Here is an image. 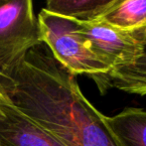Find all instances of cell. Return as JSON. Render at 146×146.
Instances as JSON below:
<instances>
[{"instance_id":"277c9868","label":"cell","mask_w":146,"mask_h":146,"mask_svg":"<svg viewBox=\"0 0 146 146\" xmlns=\"http://www.w3.org/2000/svg\"><path fill=\"white\" fill-rule=\"evenodd\" d=\"M0 146H66L17 110L0 92Z\"/></svg>"},{"instance_id":"3957f363","label":"cell","mask_w":146,"mask_h":146,"mask_svg":"<svg viewBox=\"0 0 146 146\" xmlns=\"http://www.w3.org/2000/svg\"><path fill=\"white\" fill-rule=\"evenodd\" d=\"M80 31L92 52L111 69L130 64L140 56L146 45V27L123 30L94 20L80 21Z\"/></svg>"},{"instance_id":"6da1fadb","label":"cell","mask_w":146,"mask_h":146,"mask_svg":"<svg viewBox=\"0 0 146 146\" xmlns=\"http://www.w3.org/2000/svg\"><path fill=\"white\" fill-rule=\"evenodd\" d=\"M37 16L41 42L69 73L75 77L86 75L92 79L111 70L90 48L80 31V20L53 13L45 8Z\"/></svg>"},{"instance_id":"52a82bcc","label":"cell","mask_w":146,"mask_h":146,"mask_svg":"<svg viewBox=\"0 0 146 146\" xmlns=\"http://www.w3.org/2000/svg\"><path fill=\"white\" fill-rule=\"evenodd\" d=\"M98 21L123 30L146 27V0H116Z\"/></svg>"},{"instance_id":"8992f818","label":"cell","mask_w":146,"mask_h":146,"mask_svg":"<svg viewBox=\"0 0 146 146\" xmlns=\"http://www.w3.org/2000/svg\"><path fill=\"white\" fill-rule=\"evenodd\" d=\"M106 122L121 146H146V110L124 108Z\"/></svg>"},{"instance_id":"7a4b0ae2","label":"cell","mask_w":146,"mask_h":146,"mask_svg":"<svg viewBox=\"0 0 146 146\" xmlns=\"http://www.w3.org/2000/svg\"><path fill=\"white\" fill-rule=\"evenodd\" d=\"M41 43L34 0H0V73Z\"/></svg>"},{"instance_id":"ba28073f","label":"cell","mask_w":146,"mask_h":146,"mask_svg":"<svg viewBox=\"0 0 146 146\" xmlns=\"http://www.w3.org/2000/svg\"><path fill=\"white\" fill-rule=\"evenodd\" d=\"M116 0H46L45 9L80 21H94Z\"/></svg>"},{"instance_id":"5b68a950","label":"cell","mask_w":146,"mask_h":146,"mask_svg":"<svg viewBox=\"0 0 146 146\" xmlns=\"http://www.w3.org/2000/svg\"><path fill=\"white\" fill-rule=\"evenodd\" d=\"M92 79L102 92L114 88L128 94L146 96V45L140 56L130 64L113 68Z\"/></svg>"}]
</instances>
